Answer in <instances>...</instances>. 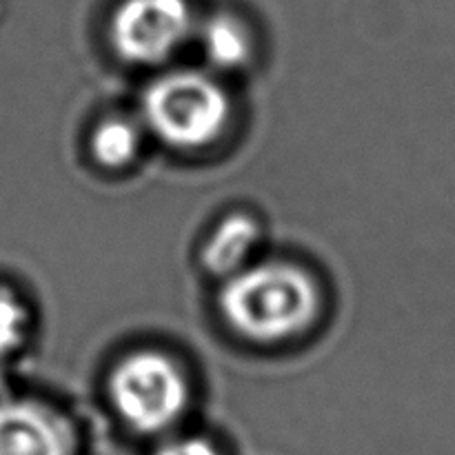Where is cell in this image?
I'll return each instance as SVG.
<instances>
[{
  "label": "cell",
  "instance_id": "cell-1",
  "mask_svg": "<svg viewBox=\"0 0 455 455\" xmlns=\"http://www.w3.org/2000/svg\"><path fill=\"white\" fill-rule=\"evenodd\" d=\"M220 311L235 333L253 342H283L318 318L314 278L291 262H260L231 275L220 291Z\"/></svg>",
  "mask_w": 455,
  "mask_h": 455
},
{
  "label": "cell",
  "instance_id": "cell-2",
  "mask_svg": "<svg viewBox=\"0 0 455 455\" xmlns=\"http://www.w3.org/2000/svg\"><path fill=\"white\" fill-rule=\"evenodd\" d=\"M229 98L207 74L182 69L156 78L145 92L142 114L151 132L176 149H200L225 132Z\"/></svg>",
  "mask_w": 455,
  "mask_h": 455
},
{
  "label": "cell",
  "instance_id": "cell-3",
  "mask_svg": "<svg viewBox=\"0 0 455 455\" xmlns=\"http://www.w3.org/2000/svg\"><path fill=\"white\" fill-rule=\"evenodd\" d=\"M109 400L133 431L160 434L182 418L189 385L172 358L158 351H136L111 371Z\"/></svg>",
  "mask_w": 455,
  "mask_h": 455
},
{
  "label": "cell",
  "instance_id": "cell-4",
  "mask_svg": "<svg viewBox=\"0 0 455 455\" xmlns=\"http://www.w3.org/2000/svg\"><path fill=\"white\" fill-rule=\"evenodd\" d=\"M196 29L187 0H123L111 18V43L133 65L169 60Z\"/></svg>",
  "mask_w": 455,
  "mask_h": 455
},
{
  "label": "cell",
  "instance_id": "cell-5",
  "mask_svg": "<svg viewBox=\"0 0 455 455\" xmlns=\"http://www.w3.org/2000/svg\"><path fill=\"white\" fill-rule=\"evenodd\" d=\"M0 455H74L69 425L36 403L0 404Z\"/></svg>",
  "mask_w": 455,
  "mask_h": 455
},
{
  "label": "cell",
  "instance_id": "cell-6",
  "mask_svg": "<svg viewBox=\"0 0 455 455\" xmlns=\"http://www.w3.org/2000/svg\"><path fill=\"white\" fill-rule=\"evenodd\" d=\"M258 238H260V229H258L251 218L244 216V213L227 216L204 244V267L213 275L231 278V275L247 267V260L253 249H256Z\"/></svg>",
  "mask_w": 455,
  "mask_h": 455
},
{
  "label": "cell",
  "instance_id": "cell-7",
  "mask_svg": "<svg viewBox=\"0 0 455 455\" xmlns=\"http://www.w3.org/2000/svg\"><path fill=\"white\" fill-rule=\"evenodd\" d=\"M200 43L204 56L218 69L243 67L251 56V36L238 18L216 13L200 27Z\"/></svg>",
  "mask_w": 455,
  "mask_h": 455
},
{
  "label": "cell",
  "instance_id": "cell-8",
  "mask_svg": "<svg viewBox=\"0 0 455 455\" xmlns=\"http://www.w3.org/2000/svg\"><path fill=\"white\" fill-rule=\"evenodd\" d=\"M140 151V132L132 120L109 118L96 127L92 136V154L102 167L120 169Z\"/></svg>",
  "mask_w": 455,
  "mask_h": 455
},
{
  "label": "cell",
  "instance_id": "cell-9",
  "mask_svg": "<svg viewBox=\"0 0 455 455\" xmlns=\"http://www.w3.org/2000/svg\"><path fill=\"white\" fill-rule=\"evenodd\" d=\"M29 329L25 305L9 289L0 287V364L22 347Z\"/></svg>",
  "mask_w": 455,
  "mask_h": 455
},
{
  "label": "cell",
  "instance_id": "cell-10",
  "mask_svg": "<svg viewBox=\"0 0 455 455\" xmlns=\"http://www.w3.org/2000/svg\"><path fill=\"white\" fill-rule=\"evenodd\" d=\"M156 455H220L212 443L203 438H182L164 444Z\"/></svg>",
  "mask_w": 455,
  "mask_h": 455
}]
</instances>
